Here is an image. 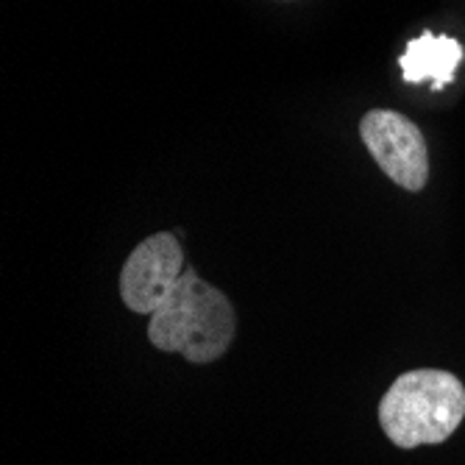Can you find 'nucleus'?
<instances>
[{"mask_svg": "<svg viewBox=\"0 0 465 465\" xmlns=\"http://www.w3.org/2000/svg\"><path fill=\"white\" fill-rule=\"evenodd\" d=\"M237 331V315L229 295L206 284L195 268H184L173 295L148 323V341L159 351L184 354L195 365L221 360Z\"/></svg>", "mask_w": 465, "mask_h": 465, "instance_id": "nucleus-1", "label": "nucleus"}, {"mask_svg": "<svg viewBox=\"0 0 465 465\" xmlns=\"http://www.w3.org/2000/svg\"><path fill=\"white\" fill-rule=\"evenodd\" d=\"M465 418V388L449 371L401 373L379 401V424L399 449L443 443Z\"/></svg>", "mask_w": 465, "mask_h": 465, "instance_id": "nucleus-2", "label": "nucleus"}, {"mask_svg": "<svg viewBox=\"0 0 465 465\" xmlns=\"http://www.w3.org/2000/svg\"><path fill=\"white\" fill-rule=\"evenodd\" d=\"M360 137L385 176L401 190L418 193L427 187L430 151L412 120L391 109H373L360 123Z\"/></svg>", "mask_w": 465, "mask_h": 465, "instance_id": "nucleus-3", "label": "nucleus"}, {"mask_svg": "<svg viewBox=\"0 0 465 465\" xmlns=\"http://www.w3.org/2000/svg\"><path fill=\"white\" fill-rule=\"evenodd\" d=\"M184 273V251L176 234L145 237L120 271V299L132 312L153 315L173 295Z\"/></svg>", "mask_w": 465, "mask_h": 465, "instance_id": "nucleus-4", "label": "nucleus"}, {"mask_svg": "<svg viewBox=\"0 0 465 465\" xmlns=\"http://www.w3.org/2000/svg\"><path fill=\"white\" fill-rule=\"evenodd\" d=\"M462 62V45L443 34H420L407 42L404 54L399 56V67L407 84H432L440 93L454 81V70Z\"/></svg>", "mask_w": 465, "mask_h": 465, "instance_id": "nucleus-5", "label": "nucleus"}]
</instances>
